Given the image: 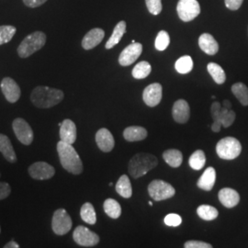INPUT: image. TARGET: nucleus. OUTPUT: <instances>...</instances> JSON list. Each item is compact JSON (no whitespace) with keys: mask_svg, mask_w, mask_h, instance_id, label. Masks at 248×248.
Instances as JSON below:
<instances>
[{"mask_svg":"<svg viewBox=\"0 0 248 248\" xmlns=\"http://www.w3.org/2000/svg\"><path fill=\"white\" fill-rule=\"evenodd\" d=\"M151 71H152V67L150 63L146 61H142L134 66L132 74L134 78L143 79L150 75Z\"/></svg>","mask_w":248,"mask_h":248,"instance_id":"33","label":"nucleus"},{"mask_svg":"<svg viewBox=\"0 0 248 248\" xmlns=\"http://www.w3.org/2000/svg\"><path fill=\"white\" fill-rule=\"evenodd\" d=\"M177 11L181 20L188 22L200 15L201 7L197 0H179Z\"/></svg>","mask_w":248,"mask_h":248,"instance_id":"9","label":"nucleus"},{"mask_svg":"<svg viewBox=\"0 0 248 248\" xmlns=\"http://www.w3.org/2000/svg\"><path fill=\"white\" fill-rule=\"evenodd\" d=\"M46 43V35L43 31H35L27 36L18 47V56L27 58L41 50Z\"/></svg>","mask_w":248,"mask_h":248,"instance_id":"5","label":"nucleus"},{"mask_svg":"<svg viewBox=\"0 0 248 248\" xmlns=\"http://www.w3.org/2000/svg\"><path fill=\"white\" fill-rule=\"evenodd\" d=\"M186 248H212L213 246L202 241H187L184 244Z\"/></svg>","mask_w":248,"mask_h":248,"instance_id":"40","label":"nucleus"},{"mask_svg":"<svg viewBox=\"0 0 248 248\" xmlns=\"http://www.w3.org/2000/svg\"><path fill=\"white\" fill-rule=\"evenodd\" d=\"M232 92L243 106H248V88L244 83H235L232 86Z\"/></svg>","mask_w":248,"mask_h":248,"instance_id":"28","label":"nucleus"},{"mask_svg":"<svg viewBox=\"0 0 248 248\" xmlns=\"http://www.w3.org/2000/svg\"><path fill=\"white\" fill-rule=\"evenodd\" d=\"M215 181H216V171L213 168L210 167L204 171L202 177L199 178L197 186L205 191H211L215 184Z\"/></svg>","mask_w":248,"mask_h":248,"instance_id":"22","label":"nucleus"},{"mask_svg":"<svg viewBox=\"0 0 248 248\" xmlns=\"http://www.w3.org/2000/svg\"><path fill=\"white\" fill-rule=\"evenodd\" d=\"M222 105H223L222 107H224V108H228V109H232V103H231L229 100H227V99L223 100Z\"/></svg>","mask_w":248,"mask_h":248,"instance_id":"45","label":"nucleus"},{"mask_svg":"<svg viewBox=\"0 0 248 248\" xmlns=\"http://www.w3.org/2000/svg\"><path fill=\"white\" fill-rule=\"evenodd\" d=\"M1 90L5 98L10 103L17 102L20 98V88L17 82L10 78H5L1 82Z\"/></svg>","mask_w":248,"mask_h":248,"instance_id":"14","label":"nucleus"},{"mask_svg":"<svg viewBox=\"0 0 248 248\" xmlns=\"http://www.w3.org/2000/svg\"><path fill=\"white\" fill-rule=\"evenodd\" d=\"M172 115L177 124H186L189 120L190 109L188 103L184 99L177 100L172 108Z\"/></svg>","mask_w":248,"mask_h":248,"instance_id":"16","label":"nucleus"},{"mask_svg":"<svg viewBox=\"0 0 248 248\" xmlns=\"http://www.w3.org/2000/svg\"><path fill=\"white\" fill-rule=\"evenodd\" d=\"M158 164V160L151 154H136L129 162V173L133 178H139L155 169Z\"/></svg>","mask_w":248,"mask_h":248,"instance_id":"3","label":"nucleus"},{"mask_svg":"<svg viewBox=\"0 0 248 248\" xmlns=\"http://www.w3.org/2000/svg\"><path fill=\"white\" fill-rule=\"evenodd\" d=\"M71 217L64 209L56 210L53 215L52 228L57 235H64L72 229Z\"/></svg>","mask_w":248,"mask_h":248,"instance_id":"8","label":"nucleus"},{"mask_svg":"<svg viewBox=\"0 0 248 248\" xmlns=\"http://www.w3.org/2000/svg\"><path fill=\"white\" fill-rule=\"evenodd\" d=\"M5 248H18L19 246L18 245V243H16L15 241H10L9 242L5 247Z\"/></svg>","mask_w":248,"mask_h":248,"instance_id":"44","label":"nucleus"},{"mask_svg":"<svg viewBox=\"0 0 248 248\" xmlns=\"http://www.w3.org/2000/svg\"><path fill=\"white\" fill-rule=\"evenodd\" d=\"M197 213L200 216V218H202L204 221H213L219 215L217 209L210 205L199 206L197 209Z\"/></svg>","mask_w":248,"mask_h":248,"instance_id":"32","label":"nucleus"},{"mask_svg":"<svg viewBox=\"0 0 248 248\" xmlns=\"http://www.w3.org/2000/svg\"><path fill=\"white\" fill-rule=\"evenodd\" d=\"M125 32H126V22L122 20L116 25L112 34L108 40L106 45H105L106 49H111L115 45H118L121 42V40H122V38H123V36L124 35Z\"/></svg>","mask_w":248,"mask_h":248,"instance_id":"25","label":"nucleus"},{"mask_svg":"<svg viewBox=\"0 0 248 248\" xmlns=\"http://www.w3.org/2000/svg\"><path fill=\"white\" fill-rule=\"evenodd\" d=\"M149 205H150V206H153V202H149Z\"/></svg>","mask_w":248,"mask_h":248,"instance_id":"46","label":"nucleus"},{"mask_svg":"<svg viewBox=\"0 0 248 248\" xmlns=\"http://www.w3.org/2000/svg\"><path fill=\"white\" fill-rule=\"evenodd\" d=\"M207 69L208 72L210 73V75L212 76L213 79L215 81V83L222 85L225 80H226V76H225V72L222 69V66H220L218 63L215 62H210L207 65Z\"/></svg>","mask_w":248,"mask_h":248,"instance_id":"31","label":"nucleus"},{"mask_svg":"<svg viewBox=\"0 0 248 248\" xmlns=\"http://www.w3.org/2000/svg\"><path fill=\"white\" fill-rule=\"evenodd\" d=\"M17 29L10 25L0 26V45H6L9 43L15 35Z\"/></svg>","mask_w":248,"mask_h":248,"instance_id":"36","label":"nucleus"},{"mask_svg":"<svg viewBox=\"0 0 248 248\" xmlns=\"http://www.w3.org/2000/svg\"><path fill=\"white\" fill-rule=\"evenodd\" d=\"M165 223L168 225V226H171V227H177L181 224L182 222V219L181 217L176 214V213H170L168 214L166 217H165V220H164Z\"/></svg>","mask_w":248,"mask_h":248,"instance_id":"39","label":"nucleus"},{"mask_svg":"<svg viewBox=\"0 0 248 248\" xmlns=\"http://www.w3.org/2000/svg\"><path fill=\"white\" fill-rule=\"evenodd\" d=\"M244 0H224L226 8L231 10H237L242 6Z\"/></svg>","mask_w":248,"mask_h":248,"instance_id":"42","label":"nucleus"},{"mask_svg":"<svg viewBox=\"0 0 248 248\" xmlns=\"http://www.w3.org/2000/svg\"><path fill=\"white\" fill-rule=\"evenodd\" d=\"M163 158L171 168H179L183 161L182 153L177 149H169L163 153Z\"/></svg>","mask_w":248,"mask_h":248,"instance_id":"26","label":"nucleus"},{"mask_svg":"<svg viewBox=\"0 0 248 248\" xmlns=\"http://www.w3.org/2000/svg\"><path fill=\"white\" fill-rule=\"evenodd\" d=\"M74 241L81 247L92 248L98 245L99 236L85 226H78L73 232Z\"/></svg>","mask_w":248,"mask_h":248,"instance_id":"10","label":"nucleus"},{"mask_svg":"<svg viewBox=\"0 0 248 248\" xmlns=\"http://www.w3.org/2000/svg\"><path fill=\"white\" fill-rule=\"evenodd\" d=\"M81 219L89 224H95L97 222V215L93 205L89 202H86L80 210Z\"/></svg>","mask_w":248,"mask_h":248,"instance_id":"30","label":"nucleus"},{"mask_svg":"<svg viewBox=\"0 0 248 248\" xmlns=\"http://www.w3.org/2000/svg\"><path fill=\"white\" fill-rule=\"evenodd\" d=\"M11 192V188L8 183L0 182V201L7 199Z\"/></svg>","mask_w":248,"mask_h":248,"instance_id":"41","label":"nucleus"},{"mask_svg":"<svg viewBox=\"0 0 248 248\" xmlns=\"http://www.w3.org/2000/svg\"><path fill=\"white\" fill-rule=\"evenodd\" d=\"M0 152L9 163H15L17 161L16 153L9 137L2 133H0Z\"/></svg>","mask_w":248,"mask_h":248,"instance_id":"24","label":"nucleus"},{"mask_svg":"<svg viewBox=\"0 0 248 248\" xmlns=\"http://www.w3.org/2000/svg\"><path fill=\"white\" fill-rule=\"evenodd\" d=\"M142 45L139 43H134L128 45L119 57V62L122 66H129L135 62L142 54Z\"/></svg>","mask_w":248,"mask_h":248,"instance_id":"13","label":"nucleus"},{"mask_svg":"<svg viewBox=\"0 0 248 248\" xmlns=\"http://www.w3.org/2000/svg\"><path fill=\"white\" fill-rule=\"evenodd\" d=\"M242 152V145L236 138L225 137L216 145V153L220 158L232 160L237 158Z\"/></svg>","mask_w":248,"mask_h":248,"instance_id":"6","label":"nucleus"},{"mask_svg":"<svg viewBox=\"0 0 248 248\" xmlns=\"http://www.w3.org/2000/svg\"><path fill=\"white\" fill-rule=\"evenodd\" d=\"M170 44V37L169 34L166 31H161L158 32L156 36L155 42V46L157 51H165Z\"/></svg>","mask_w":248,"mask_h":248,"instance_id":"37","label":"nucleus"},{"mask_svg":"<svg viewBox=\"0 0 248 248\" xmlns=\"http://www.w3.org/2000/svg\"><path fill=\"white\" fill-rule=\"evenodd\" d=\"M218 198L220 202L225 208H228V209H232L237 206L240 202L239 193L230 187L222 188L218 193Z\"/></svg>","mask_w":248,"mask_h":248,"instance_id":"19","label":"nucleus"},{"mask_svg":"<svg viewBox=\"0 0 248 248\" xmlns=\"http://www.w3.org/2000/svg\"><path fill=\"white\" fill-rule=\"evenodd\" d=\"M124 139L128 142H138L147 137V131L141 126H130L124 132Z\"/></svg>","mask_w":248,"mask_h":248,"instance_id":"23","label":"nucleus"},{"mask_svg":"<svg viewBox=\"0 0 248 248\" xmlns=\"http://www.w3.org/2000/svg\"><path fill=\"white\" fill-rule=\"evenodd\" d=\"M96 142L98 148L105 153L112 151L115 145L113 135L106 128L98 130V133H96Z\"/></svg>","mask_w":248,"mask_h":248,"instance_id":"17","label":"nucleus"},{"mask_svg":"<svg viewBox=\"0 0 248 248\" xmlns=\"http://www.w3.org/2000/svg\"><path fill=\"white\" fill-rule=\"evenodd\" d=\"M206 163L205 153L202 150H197L190 155L188 164L189 167L194 170H201L203 168Z\"/></svg>","mask_w":248,"mask_h":248,"instance_id":"34","label":"nucleus"},{"mask_svg":"<svg viewBox=\"0 0 248 248\" xmlns=\"http://www.w3.org/2000/svg\"><path fill=\"white\" fill-rule=\"evenodd\" d=\"M200 48L204 53L209 55H214L219 51V45L213 35L209 33H203L199 38Z\"/></svg>","mask_w":248,"mask_h":248,"instance_id":"21","label":"nucleus"},{"mask_svg":"<svg viewBox=\"0 0 248 248\" xmlns=\"http://www.w3.org/2000/svg\"><path fill=\"white\" fill-rule=\"evenodd\" d=\"M46 2H47V0H23L24 5L28 8H31V9L38 8L42 5H44Z\"/></svg>","mask_w":248,"mask_h":248,"instance_id":"43","label":"nucleus"},{"mask_svg":"<svg viewBox=\"0 0 248 248\" xmlns=\"http://www.w3.org/2000/svg\"><path fill=\"white\" fill-rule=\"evenodd\" d=\"M211 111L213 119L212 130L214 133H219L222 126L224 128L230 127L233 124L236 117L233 110L222 107L219 102H213Z\"/></svg>","mask_w":248,"mask_h":248,"instance_id":"4","label":"nucleus"},{"mask_svg":"<svg viewBox=\"0 0 248 248\" xmlns=\"http://www.w3.org/2000/svg\"><path fill=\"white\" fill-rule=\"evenodd\" d=\"M105 32L102 29L95 28L89 31L82 40V47L85 50H91L98 46L104 39Z\"/></svg>","mask_w":248,"mask_h":248,"instance_id":"18","label":"nucleus"},{"mask_svg":"<svg viewBox=\"0 0 248 248\" xmlns=\"http://www.w3.org/2000/svg\"><path fill=\"white\" fill-rule=\"evenodd\" d=\"M175 68L179 74H182V75L188 74L189 72L193 69V60H192V58L188 55L180 57L179 59H177V61L176 62Z\"/></svg>","mask_w":248,"mask_h":248,"instance_id":"35","label":"nucleus"},{"mask_svg":"<svg viewBox=\"0 0 248 248\" xmlns=\"http://www.w3.org/2000/svg\"><path fill=\"white\" fill-rule=\"evenodd\" d=\"M103 208L107 215L112 219H118L122 214L121 205L113 199H107L103 204Z\"/></svg>","mask_w":248,"mask_h":248,"instance_id":"29","label":"nucleus"},{"mask_svg":"<svg viewBox=\"0 0 248 248\" xmlns=\"http://www.w3.org/2000/svg\"><path fill=\"white\" fill-rule=\"evenodd\" d=\"M162 95H163L162 86L159 83H154L144 89L142 93V98L144 103L147 106L155 107L161 102Z\"/></svg>","mask_w":248,"mask_h":248,"instance_id":"15","label":"nucleus"},{"mask_svg":"<svg viewBox=\"0 0 248 248\" xmlns=\"http://www.w3.org/2000/svg\"><path fill=\"white\" fill-rule=\"evenodd\" d=\"M146 7L151 14L158 15L162 11V2L161 0H145Z\"/></svg>","mask_w":248,"mask_h":248,"instance_id":"38","label":"nucleus"},{"mask_svg":"<svg viewBox=\"0 0 248 248\" xmlns=\"http://www.w3.org/2000/svg\"><path fill=\"white\" fill-rule=\"evenodd\" d=\"M60 139L62 142L73 144L77 140V126L75 123L69 120H63L60 126Z\"/></svg>","mask_w":248,"mask_h":248,"instance_id":"20","label":"nucleus"},{"mask_svg":"<svg viewBox=\"0 0 248 248\" xmlns=\"http://www.w3.org/2000/svg\"><path fill=\"white\" fill-rule=\"evenodd\" d=\"M148 193L155 202H161L175 195V188L168 182L160 179L153 180L148 186Z\"/></svg>","mask_w":248,"mask_h":248,"instance_id":"7","label":"nucleus"},{"mask_svg":"<svg viewBox=\"0 0 248 248\" xmlns=\"http://www.w3.org/2000/svg\"><path fill=\"white\" fill-rule=\"evenodd\" d=\"M30 176L36 180H47L54 176L55 169L46 162H36L29 168Z\"/></svg>","mask_w":248,"mask_h":248,"instance_id":"12","label":"nucleus"},{"mask_svg":"<svg viewBox=\"0 0 248 248\" xmlns=\"http://www.w3.org/2000/svg\"><path fill=\"white\" fill-rule=\"evenodd\" d=\"M12 127L19 142L25 145H30L32 142L34 137L33 131L25 120L21 118H17L16 120H14Z\"/></svg>","mask_w":248,"mask_h":248,"instance_id":"11","label":"nucleus"},{"mask_svg":"<svg viewBox=\"0 0 248 248\" xmlns=\"http://www.w3.org/2000/svg\"><path fill=\"white\" fill-rule=\"evenodd\" d=\"M57 152L61 165L67 172L74 175H79L83 172L82 160L73 144L60 141L57 143Z\"/></svg>","mask_w":248,"mask_h":248,"instance_id":"1","label":"nucleus"},{"mask_svg":"<svg viewBox=\"0 0 248 248\" xmlns=\"http://www.w3.org/2000/svg\"><path fill=\"white\" fill-rule=\"evenodd\" d=\"M64 98V94L60 89L39 86L32 90L31 100L37 108H48L59 104Z\"/></svg>","mask_w":248,"mask_h":248,"instance_id":"2","label":"nucleus"},{"mask_svg":"<svg viewBox=\"0 0 248 248\" xmlns=\"http://www.w3.org/2000/svg\"><path fill=\"white\" fill-rule=\"evenodd\" d=\"M116 191L118 194L124 199H129L133 195V188L130 181V178L126 175H124L119 178L116 184Z\"/></svg>","mask_w":248,"mask_h":248,"instance_id":"27","label":"nucleus"}]
</instances>
